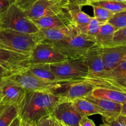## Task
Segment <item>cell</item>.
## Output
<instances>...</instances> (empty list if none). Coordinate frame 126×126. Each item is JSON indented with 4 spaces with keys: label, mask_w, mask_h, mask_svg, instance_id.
<instances>
[{
    "label": "cell",
    "mask_w": 126,
    "mask_h": 126,
    "mask_svg": "<svg viewBox=\"0 0 126 126\" xmlns=\"http://www.w3.org/2000/svg\"><path fill=\"white\" fill-rule=\"evenodd\" d=\"M79 126H95V124L92 119H89L88 116H83L81 118Z\"/></svg>",
    "instance_id": "cell-34"
},
{
    "label": "cell",
    "mask_w": 126,
    "mask_h": 126,
    "mask_svg": "<svg viewBox=\"0 0 126 126\" xmlns=\"http://www.w3.org/2000/svg\"><path fill=\"white\" fill-rule=\"evenodd\" d=\"M122 114H126V102L123 104V108H122Z\"/></svg>",
    "instance_id": "cell-40"
},
{
    "label": "cell",
    "mask_w": 126,
    "mask_h": 126,
    "mask_svg": "<svg viewBox=\"0 0 126 126\" xmlns=\"http://www.w3.org/2000/svg\"><path fill=\"white\" fill-rule=\"evenodd\" d=\"M26 70L34 76L44 81H50V82H59L54 73L52 71L50 64H29Z\"/></svg>",
    "instance_id": "cell-22"
},
{
    "label": "cell",
    "mask_w": 126,
    "mask_h": 126,
    "mask_svg": "<svg viewBox=\"0 0 126 126\" xmlns=\"http://www.w3.org/2000/svg\"><path fill=\"white\" fill-rule=\"evenodd\" d=\"M50 69L59 81L73 82L85 80L89 70L82 57L66 59L60 62L50 64Z\"/></svg>",
    "instance_id": "cell-4"
},
{
    "label": "cell",
    "mask_w": 126,
    "mask_h": 126,
    "mask_svg": "<svg viewBox=\"0 0 126 126\" xmlns=\"http://www.w3.org/2000/svg\"><path fill=\"white\" fill-rule=\"evenodd\" d=\"M1 30V27H0V31Z\"/></svg>",
    "instance_id": "cell-44"
},
{
    "label": "cell",
    "mask_w": 126,
    "mask_h": 126,
    "mask_svg": "<svg viewBox=\"0 0 126 126\" xmlns=\"http://www.w3.org/2000/svg\"><path fill=\"white\" fill-rule=\"evenodd\" d=\"M119 118L121 119V121L124 123V126H126V114H122L121 113V114L119 115Z\"/></svg>",
    "instance_id": "cell-37"
},
{
    "label": "cell",
    "mask_w": 126,
    "mask_h": 126,
    "mask_svg": "<svg viewBox=\"0 0 126 126\" xmlns=\"http://www.w3.org/2000/svg\"><path fill=\"white\" fill-rule=\"evenodd\" d=\"M69 0H37L27 11L32 20L38 19L60 12L65 7Z\"/></svg>",
    "instance_id": "cell-11"
},
{
    "label": "cell",
    "mask_w": 126,
    "mask_h": 126,
    "mask_svg": "<svg viewBox=\"0 0 126 126\" xmlns=\"http://www.w3.org/2000/svg\"><path fill=\"white\" fill-rule=\"evenodd\" d=\"M37 126H64L52 114L45 116L39 120Z\"/></svg>",
    "instance_id": "cell-29"
},
{
    "label": "cell",
    "mask_w": 126,
    "mask_h": 126,
    "mask_svg": "<svg viewBox=\"0 0 126 126\" xmlns=\"http://www.w3.org/2000/svg\"><path fill=\"white\" fill-rule=\"evenodd\" d=\"M39 43L52 44L79 34L75 25L63 28H41L36 33Z\"/></svg>",
    "instance_id": "cell-12"
},
{
    "label": "cell",
    "mask_w": 126,
    "mask_h": 126,
    "mask_svg": "<svg viewBox=\"0 0 126 126\" xmlns=\"http://www.w3.org/2000/svg\"><path fill=\"white\" fill-rule=\"evenodd\" d=\"M85 80L95 87L126 91V60L98 75H88Z\"/></svg>",
    "instance_id": "cell-5"
},
{
    "label": "cell",
    "mask_w": 126,
    "mask_h": 126,
    "mask_svg": "<svg viewBox=\"0 0 126 126\" xmlns=\"http://www.w3.org/2000/svg\"><path fill=\"white\" fill-rule=\"evenodd\" d=\"M105 70H110L120 63L126 55V45H114L102 47Z\"/></svg>",
    "instance_id": "cell-18"
},
{
    "label": "cell",
    "mask_w": 126,
    "mask_h": 126,
    "mask_svg": "<svg viewBox=\"0 0 126 126\" xmlns=\"http://www.w3.org/2000/svg\"><path fill=\"white\" fill-rule=\"evenodd\" d=\"M7 72H8V70H6L2 65H0V82H1L2 78L7 75Z\"/></svg>",
    "instance_id": "cell-35"
},
{
    "label": "cell",
    "mask_w": 126,
    "mask_h": 126,
    "mask_svg": "<svg viewBox=\"0 0 126 126\" xmlns=\"http://www.w3.org/2000/svg\"><path fill=\"white\" fill-rule=\"evenodd\" d=\"M76 110L82 116H89L94 114H102L101 111L94 103L84 98H79L73 101Z\"/></svg>",
    "instance_id": "cell-23"
},
{
    "label": "cell",
    "mask_w": 126,
    "mask_h": 126,
    "mask_svg": "<svg viewBox=\"0 0 126 126\" xmlns=\"http://www.w3.org/2000/svg\"><path fill=\"white\" fill-rule=\"evenodd\" d=\"M88 6L97 5L107 9L114 13L121 12L126 9V2L116 1H95L87 3Z\"/></svg>",
    "instance_id": "cell-25"
},
{
    "label": "cell",
    "mask_w": 126,
    "mask_h": 126,
    "mask_svg": "<svg viewBox=\"0 0 126 126\" xmlns=\"http://www.w3.org/2000/svg\"><path fill=\"white\" fill-rule=\"evenodd\" d=\"M38 43L39 41L36 33H23L11 29L0 31V48L30 55Z\"/></svg>",
    "instance_id": "cell-3"
},
{
    "label": "cell",
    "mask_w": 126,
    "mask_h": 126,
    "mask_svg": "<svg viewBox=\"0 0 126 126\" xmlns=\"http://www.w3.org/2000/svg\"><path fill=\"white\" fill-rule=\"evenodd\" d=\"M95 87L93 84L86 80L73 81L63 84L53 91V93L66 100L73 101L76 98H85L91 95Z\"/></svg>",
    "instance_id": "cell-8"
},
{
    "label": "cell",
    "mask_w": 126,
    "mask_h": 126,
    "mask_svg": "<svg viewBox=\"0 0 126 126\" xmlns=\"http://www.w3.org/2000/svg\"><path fill=\"white\" fill-rule=\"evenodd\" d=\"M0 27L29 34H35L39 30L26 11L15 2L0 16Z\"/></svg>",
    "instance_id": "cell-2"
},
{
    "label": "cell",
    "mask_w": 126,
    "mask_h": 126,
    "mask_svg": "<svg viewBox=\"0 0 126 126\" xmlns=\"http://www.w3.org/2000/svg\"><path fill=\"white\" fill-rule=\"evenodd\" d=\"M102 25L95 17H92L90 22L79 30V33L86 39L94 41L95 36L99 31Z\"/></svg>",
    "instance_id": "cell-24"
},
{
    "label": "cell",
    "mask_w": 126,
    "mask_h": 126,
    "mask_svg": "<svg viewBox=\"0 0 126 126\" xmlns=\"http://www.w3.org/2000/svg\"><path fill=\"white\" fill-rule=\"evenodd\" d=\"M37 0H15V3L26 11Z\"/></svg>",
    "instance_id": "cell-32"
},
{
    "label": "cell",
    "mask_w": 126,
    "mask_h": 126,
    "mask_svg": "<svg viewBox=\"0 0 126 126\" xmlns=\"http://www.w3.org/2000/svg\"><path fill=\"white\" fill-rule=\"evenodd\" d=\"M114 45H126V27L116 31L113 38Z\"/></svg>",
    "instance_id": "cell-30"
},
{
    "label": "cell",
    "mask_w": 126,
    "mask_h": 126,
    "mask_svg": "<svg viewBox=\"0 0 126 126\" xmlns=\"http://www.w3.org/2000/svg\"><path fill=\"white\" fill-rule=\"evenodd\" d=\"M118 28L110 23H103L95 36L96 45L101 47H107L113 46V38Z\"/></svg>",
    "instance_id": "cell-20"
},
{
    "label": "cell",
    "mask_w": 126,
    "mask_h": 126,
    "mask_svg": "<svg viewBox=\"0 0 126 126\" xmlns=\"http://www.w3.org/2000/svg\"><path fill=\"white\" fill-rule=\"evenodd\" d=\"M33 20L39 28H63L74 24L71 14L66 6L57 13Z\"/></svg>",
    "instance_id": "cell-15"
},
{
    "label": "cell",
    "mask_w": 126,
    "mask_h": 126,
    "mask_svg": "<svg viewBox=\"0 0 126 126\" xmlns=\"http://www.w3.org/2000/svg\"><path fill=\"white\" fill-rule=\"evenodd\" d=\"M27 91L7 76L0 82V95L1 102L7 105H13L17 108L25 98Z\"/></svg>",
    "instance_id": "cell-10"
},
{
    "label": "cell",
    "mask_w": 126,
    "mask_h": 126,
    "mask_svg": "<svg viewBox=\"0 0 126 126\" xmlns=\"http://www.w3.org/2000/svg\"><path fill=\"white\" fill-rule=\"evenodd\" d=\"M14 2L15 0H0V16Z\"/></svg>",
    "instance_id": "cell-33"
},
{
    "label": "cell",
    "mask_w": 126,
    "mask_h": 126,
    "mask_svg": "<svg viewBox=\"0 0 126 126\" xmlns=\"http://www.w3.org/2000/svg\"><path fill=\"white\" fill-rule=\"evenodd\" d=\"M66 57L47 43H39L35 46L30 55L28 63L52 64L60 62Z\"/></svg>",
    "instance_id": "cell-9"
},
{
    "label": "cell",
    "mask_w": 126,
    "mask_h": 126,
    "mask_svg": "<svg viewBox=\"0 0 126 126\" xmlns=\"http://www.w3.org/2000/svg\"><path fill=\"white\" fill-rule=\"evenodd\" d=\"M21 125H22V123H21L20 119L18 116L12 122V123H11L10 126H21Z\"/></svg>",
    "instance_id": "cell-36"
},
{
    "label": "cell",
    "mask_w": 126,
    "mask_h": 126,
    "mask_svg": "<svg viewBox=\"0 0 126 126\" xmlns=\"http://www.w3.org/2000/svg\"><path fill=\"white\" fill-rule=\"evenodd\" d=\"M18 116V109L13 105H7L0 116V126H10Z\"/></svg>",
    "instance_id": "cell-26"
},
{
    "label": "cell",
    "mask_w": 126,
    "mask_h": 126,
    "mask_svg": "<svg viewBox=\"0 0 126 126\" xmlns=\"http://www.w3.org/2000/svg\"><path fill=\"white\" fill-rule=\"evenodd\" d=\"M66 7L69 10L72 17L73 23L78 31L86 26L92 17L82 11V5L78 1H70L66 4Z\"/></svg>",
    "instance_id": "cell-19"
},
{
    "label": "cell",
    "mask_w": 126,
    "mask_h": 126,
    "mask_svg": "<svg viewBox=\"0 0 126 126\" xmlns=\"http://www.w3.org/2000/svg\"><path fill=\"white\" fill-rule=\"evenodd\" d=\"M108 23L113 25L117 28H121L126 27V9L115 13Z\"/></svg>",
    "instance_id": "cell-28"
},
{
    "label": "cell",
    "mask_w": 126,
    "mask_h": 126,
    "mask_svg": "<svg viewBox=\"0 0 126 126\" xmlns=\"http://www.w3.org/2000/svg\"><path fill=\"white\" fill-rule=\"evenodd\" d=\"M7 104L3 103L2 102H0V116H1V113H2V111H4V110L5 109V108L7 107Z\"/></svg>",
    "instance_id": "cell-38"
},
{
    "label": "cell",
    "mask_w": 126,
    "mask_h": 126,
    "mask_svg": "<svg viewBox=\"0 0 126 126\" xmlns=\"http://www.w3.org/2000/svg\"><path fill=\"white\" fill-rule=\"evenodd\" d=\"M123 1V2H126V0H86L87 1V3L86 5L89 2H91V1Z\"/></svg>",
    "instance_id": "cell-39"
},
{
    "label": "cell",
    "mask_w": 126,
    "mask_h": 126,
    "mask_svg": "<svg viewBox=\"0 0 126 126\" xmlns=\"http://www.w3.org/2000/svg\"><path fill=\"white\" fill-rule=\"evenodd\" d=\"M30 55L0 48V65L10 72L26 68Z\"/></svg>",
    "instance_id": "cell-14"
},
{
    "label": "cell",
    "mask_w": 126,
    "mask_h": 126,
    "mask_svg": "<svg viewBox=\"0 0 126 126\" xmlns=\"http://www.w3.org/2000/svg\"><path fill=\"white\" fill-rule=\"evenodd\" d=\"M52 114L64 126H79L82 116L76 110L73 101L63 100L55 107Z\"/></svg>",
    "instance_id": "cell-13"
},
{
    "label": "cell",
    "mask_w": 126,
    "mask_h": 126,
    "mask_svg": "<svg viewBox=\"0 0 126 126\" xmlns=\"http://www.w3.org/2000/svg\"><path fill=\"white\" fill-rule=\"evenodd\" d=\"M87 100L94 103L101 111V116L103 118L117 117L121 114L123 104L105 98L94 97L91 95L85 97Z\"/></svg>",
    "instance_id": "cell-17"
},
{
    "label": "cell",
    "mask_w": 126,
    "mask_h": 126,
    "mask_svg": "<svg viewBox=\"0 0 126 126\" xmlns=\"http://www.w3.org/2000/svg\"><path fill=\"white\" fill-rule=\"evenodd\" d=\"M66 100L50 91H27L18 107L21 126H37L42 118L52 113L60 102Z\"/></svg>",
    "instance_id": "cell-1"
},
{
    "label": "cell",
    "mask_w": 126,
    "mask_h": 126,
    "mask_svg": "<svg viewBox=\"0 0 126 126\" xmlns=\"http://www.w3.org/2000/svg\"><path fill=\"white\" fill-rule=\"evenodd\" d=\"M91 95L94 97L105 98L121 104L126 102V91L95 87Z\"/></svg>",
    "instance_id": "cell-21"
},
{
    "label": "cell",
    "mask_w": 126,
    "mask_h": 126,
    "mask_svg": "<svg viewBox=\"0 0 126 126\" xmlns=\"http://www.w3.org/2000/svg\"><path fill=\"white\" fill-rule=\"evenodd\" d=\"M1 100H2V98H1V95H0V102H1Z\"/></svg>",
    "instance_id": "cell-43"
},
{
    "label": "cell",
    "mask_w": 126,
    "mask_h": 126,
    "mask_svg": "<svg viewBox=\"0 0 126 126\" xmlns=\"http://www.w3.org/2000/svg\"><path fill=\"white\" fill-rule=\"evenodd\" d=\"M26 68L10 72L6 76L14 81L27 91H50L53 92L63 84L69 82H50L38 78Z\"/></svg>",
    "instance_id": "cell-6"
},
{
    "label": "cell",
    "mask_w": 126,
    "mask_h": 126,
    "mask_svg": "<svg viewBox=\"0 0 126 126\" xmlns=\"http://www.w3.org/2000/svg\"><path fill=\"white\" fill-rule=\"evenodd\" d=\"M123 60H126V55H125V56H124V59H123Z\"/></svg>",
    "instance_id": "cell-42"
},
{
    "label": "cell",
    "mask_w": 126,
    "mask_h": 126,
    "mask_svg": "<svg viewBox=\"0 0 126 126\" xmlns=\"http://www.w3.org/2000/svg\"><path fill=\"white\" fill-rule=\"evenodd\" d=\"M83 61L89 68V75H98L105 71V64L102 47L95 44L82 57Z\"/></svg>",
    "instance_id": "cell-16"
},
{
    "label": "cell",
    "mask_w": 126,
    "mask_h": 126,
    "mask_svg": "<svg viewBox=\"0 0 126 126\" xmlns=\"http://www.w3.org/2000/svg\"><path fill=\"white\" fill-rule=\"evenodd\" d=\"M103 125L107 126H125L124 123L119 119V116L117 117H113L110 118H103Z\"/></svg>",
    "instance_id": "cell-31"
},
{
    "label": "cell",
    "mask_w": 126,
    "mask_h": 126,
    "mask_svg": "<svg viewBox=\"0 0 126 126\" xmlns=\"http://www.w3.org/2000/svg\"><path fill=\"white\" fill-rule=\"evenodd\" d=\"M86 3H87V1H86Z\"/></svg>",
    "instance_id": "cell-45"
},
{
    "label": "cell",
    "mask_w": 126,
    "mask_h": 126,
    "mask_svg": "<svg viewBox=\"0 0 126 126\" xmlns=\"http://www.w3.org/2000/svg\"><path fill=\"white\" fill-rule=\"evenodd\" d=\"M49 44L66 57V59H76L83 57L95 43L93 41L78 34Z\"/></svg>",
    "instance_id": "cell-7"
},
{
    "label": "cell",
    "mask_w": 126,
    "mask_h": 126,
    "mask_svg": "<svg viewBox=\"0 0 126 126\" xmlns=\"http://www.w3.org/2000/svg\"><path fill=\"white\" fill-rule=\"evenodd\" d=\"M91 6L93 7L94 17H95L96 19L98 20L102 24L108 22L115 14L102 6L97 5H92Z\"/></svg>",
    "instance_id": "cell-27"
},
{
    "label": "cell",
    "mask_w": 126,
    "mask_h": 126,
    "mask_svg": "<svg viewBox=\"0 0 126 126\" xmlns=\"http://www.w3.org/2000/svg\"><path fill=\"white\" fill-rule=\"evenodd\" d=\"M69 1H78V2H79L82 5V6H86V0H69Z\"/></svg>",
    "instance_id": "cell-41"
}]
</instances>
